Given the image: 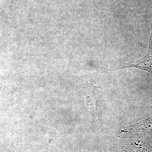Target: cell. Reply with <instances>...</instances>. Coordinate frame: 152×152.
Returning <instances> with one entry per match:
<instances>
[{
	"label": "cell",
	"mask_w": 152,
	"mask_h": 152,
	"mask_svg": "<svg viewBox=\"0 0 152 152\" xmlns=\"http://www.w3.org/2000/svg\"><path fill=\"white\" fill-rule=\"evenodd\" d=\"M122 68L125 67H136L139 68L141 69L148 71L150 73L152 74V56L147 54L145 56L140 59L137 60L132 62H129Z\"/></svg>",
	"instance_id": "6da1fadb"
},
{
	"label": "cell",
	"mask_w": 152,
	"mask_h": 152,
	"mask_svg": "<svg viewBox=\"0 0 152 152\" xmlns=\"http://www.w3.org/2000/svg\"><path fill=\"white\" fill-rule=\"evenodd\" d=\"M148 54L152 56V32L150 38L149 44L148 53Z\"/></svg>",
	"instance_id": "7a4b0ae2"
}]
</instances>
